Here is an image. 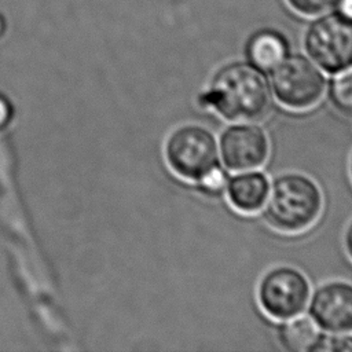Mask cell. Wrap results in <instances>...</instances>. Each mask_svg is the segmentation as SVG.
<instances>
[{"instance_id":"obj_1","label":"cell","mask_w":352,"mask_h":352,"mask_svg":"<svg viewBox=\"0 0 352 352\" xmlns=\"http://www.w3.org/2000/svg\"><path fill=\"white\" fill-rule=\"evenodd\" d=\"M271 102V85L264 72L250 62H230L212 77L198 95V104L228 121H252L263 117Z\"/></svg>"},{"instance_id":"obj_2","label":"cell","mask_w":352,"mask_h":352,"mask_svg":"<svg viewBox=\"0 0 352 352\" xmlns=\"http://www.w3.org/2000/svg\"><path fill=\"white\" fill-rule=\"evenodd\" d=\"M264 204V217L271 227L282 232H300L316 221L323 198L311 177L287 172L272 180Z\"/></svg>"},{"instance_id":"obj_3","label":"cell","mask_w":352,"mask_h":352,"mask_svg":"<svg viewBox=\"0 0 352 352\" xmlns=\"http://www.w3.org/2000/svg\"><path fill=\"white\" fill-rule=\"evenodd\" d=\"M169 168L182 179L198 183L220 165L219 144L205 126L186 124L172 131L164 147Z\"/></svg>"},{"instance_id":"obj_4","label":"cell","mask_w":352,"mask_h":352,"mask_svg":"<svg viewBox=\"0 0 352 352\" xmlns=\"http://www.w3.org/2000/svg\"><path fill=\"white\" fill-rule=\"evenodd\" d=\"M271 91L282 106L292 110H307L324 95L326 77L309 58L301 54L287 55L272 69Z\"/></svg>"},{"instance_id":"obj_5","label":"cell","mask_w":352,"mask_h":352,"mask_svg":"<svg viewBox=\"0 0 352 352\" xmlns=\"http://www.w3.org/2000/svg\"><path fill=\"white\" fill-rule=\"evenodd\" d=\"M304 47L323 70L337 73L352 65V19L340 12L318 16L305 30Z\"/></svg>"},{"instance_id":"obj_6","label":"cell","mask_w":352,"mask_h":352,"mask_svg":"<svg viewBox=\"0 0 352 352\" xmlns=\"http://www.w3.org/2000/svg\"><path fill=\"white\" fill-rule=\"evenodd\" d=\"M309 293V282L302 272L289 265H280L270 270L261 278L257 297L268 316L286 320L304 311Z\"/></svg>"},{"instance_id":"obj_7","label":"cell","mask_w":352,"mask_h":352,"mask_svg":"<svg viewBox=\"0 0 352 352\" xmlns=\"http://www.w3.org/2000/svg\"><path fill=\"white\" fill-rule=\"evenodd\" d=\"M219 150L227 169L249 170L265 162L270 153V142L260 125L242 122L230 125L221 132Z\"/></svg>"},{"instance_id":"obj_8","label":"cell","mask_w":352,"mask_h":352,"mask_svg":"<svg viewBox=\"0 0 352 352\" xmlns=\"http://www.w3.org/2000/svg\"><path fill=\"white\" fill-rule=\"evenodd\" d=\"M309 316L327 333L352 331V283L331 280L319 286L309 301Z\"/></svg>"},{"instance_id":"obj_9","label":"cell","mask_w":352,"mask_h":352,"mask_svg":"<svg viewBox=\"0 0 352 352\" xmlns=\"http://www.w3.org/2000/svg\"><path fill=\"white\" fill-rule=\"evenodd\" d=\"M270 190L268 177L260 170H241L227 179L226 191L230 204L239 212L253 213L263 208Z\"/></svg>"},{"instance_id":"obj_10","label":"cell","mask_w":352,"mask_h":352,"mask_svg":"<svg viewBox=\"0 0 352 352\" xmlns=\"http://www.w3.org/2000/svg\"><path fill=\"white\" fill-rule=\"evenodd\" d=\"M289 54L286 38L275 30L254 33L246 45V55L252 65L261 70L275 69Z\"/></svg>"},{"instance_id":"obj_11","label":"cell","mask_w":352,"mask_h":352,"mask_svg":"<svg viewBox=\"0 0 352 352\" xmlns=\"http://www.w3.org/2000/svg\"><path fill=\"white\" fill-rule=\"evenodd\" d=\"M322 334L311 316H293L278 327V340L286 351L315 352Z\"/></svg>"},{"instance_id":"obj_12","label":"cell","mask_w":352,"mask_h":352,"mask_svg":"<svg viewBox=\"0 0 352 352\" xmlns=\"http://www.w3.org/2000/svg\"><path fill=\"white\" fill-rule=\"evenodd\" d=\"M329 99L340 113L352 116V65L337 72L330 80Z\"/></svg>"},{"instance_id":"obj_13","label":"cell","mask_w":352,"mask_h":352,"mask_svg":"<svg viewBox=\"0 0 352 352\" xmlns=\"http://www.w3.org/2000/svg\"><path fill=\"white\" fill-rule=\"evenodd\" d=\"M292 10L305 16H318L336 7L338 0H286Z\"/></svg>"},{"instance_id":"obj_14","label":"cell","mask_w":352,"mask_h":352,"mask_svg":"<svg viewBox=\"0 0 352 352\" xmlns=\"http://www.w3.org/2000/svg\"><path fill=\"white\" fill-rule=\"evenodd\" d=\"M316 351H327V352H352V337L348 333H331V336L320 337Z\"/></svg>"},{"instance_id":"obj_15","label":"cell","mask_w":352,"mask_h":352,"mask_svg":"<svg viewBox=\"0 0 352 352\" xmlns=\"http://www.w3.org/2000/svg\"><path fill=\"white\" fill-rule=\"evenodd\" d=\"M227 175L224 172V169L219 165L216 166L213 170H210L201 182H198L197 184L199 186L201 190H204L208 194H217L221 192L226 188L227 184Z\"/></svg>"},{"instance_id":"obj_16","label":"cell","mask_w":352,"mask_h":352,"mask_svg":"<svg viewBox=\"0 0 352 352\" xmlns=\"http://www.w3.org/2000/svg\"><path fill=\"white\" fill-rule=\"evenodd\" d=\"M12 116V107L10 104V102L0 95V128L6 126Z\"/></svg>"},{"instance_id":"obj_17","label":"cell","mask_w":352,"mask_h":352,"mask_svg":"<svg viewBox=\"0 0 352 352\" xmlns=\"http://www.w3.org/2000/svg\"><path fill=\"white\" fill-rule=\"evenodd\" d=\"M336 6L338 8L337 12H340L341 15L352 19V0H338Z\"/></svg>"},{"instance_id":"obj_18","label":"cell","mask_w":352,"mask_h":352,"mask_svg":"<svg viewBox=\"0 0 352 352\" xmlns=\"http://www.w3.org/2000/svg\"><path fill=\"white\" fill-rule=\"evenodd\" d=\"M344 243H345V249H346L348 256L352 258V221L346 227L345 236H344Z\"/></svg>"},{"instance_id":"obj_19","label":"cell","mask_w":352,"mask_h":352,"mask_svg":"<svg viewBox=\"0 0 352 352\" xmlns=\"http://www.w3.org/2000/svg\"><path fill=\"white\" fill-rule=\"evenodd\" d=\"M3 30H4V21H3V18L0 16V34L3 33Z\"/></svg>"},{"instance_id":"obj_20","label":"cell","mask_w":352,"mask_h":352,"mask_svg":"<svg viewBox=\"0 0 352 352\" xmlns=\"http://www.w3.org/2000/svg\"><path fill=\"white\" fill-rule=\"evenodd\" d=\"M351 176H352V157H351Z\"/></svg>"}]
</instances>
